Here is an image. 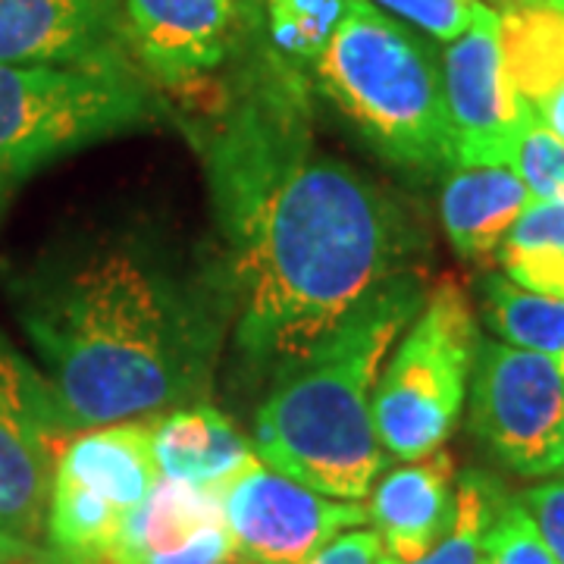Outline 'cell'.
I'll use <instances>...</instances> for the list:
<instances>
[{"label":"cell","instance_id":"obj_1","mask_svg":"<svg viewBox=\"0 0 564 564\" xmlns=\"http://www.w3.org/2000/svg\"><path fill=\"white\" fill-rule=\"evenodd\" d=\"M210 113L192 139L223 236L232 339L273 370L414 270L421 236L383 185L317 141L292 73Z\"/></svg>","mask_w":564,"mask_h":564},{"label":"cell","instance_id":"obj_2","mask_svg":"<svg viewBox=\"0 0 564 564\" xmlns=\"http://www.w3.org/2000/svg\"><path fill=\"white\" fill-rule=\"evenodd\" d=\"M7 292L69 433L204 402L232 321L226 263L139 223L41 254Z\"/></svg>","mask_w":564,"mask_h":564},{"label":"cell","instance_id":"obj_3","mask_svg":"<svg viewBox=\"0 0 564 564\" xmlns=\"http://www.w3.org/2000/svg\"><path fill=\"white\" fill-rule=\"evenodd\" d=\"M423 302L421 276L404 270L321 343L273 367L254 414L258 458L321 496L364 502L389 458L373 426V392Z\"/></svg>","mask_w":564,"mask_h":564},{"label":"cell","instance_id":"obj_4","mask_svg":"<svg viewBox=\"0 0 564 564\" xmlns=\"http://www.w3.org/2000/svg\"><path fill=\"white\" fill-rule=\"evenodd\" d=\"M314 73L323 95L392 166L417 176L455 166L443 63L402 20L370 0H348Z\"/></svg>","mask_w":564,"mask_h":564},{"label":"cell","instance_id":"obj_5","mask_svg":"<svg viewBox=\"0 0 564 564\" xmlns=\"http://www.w3.org/2000/svg\"><path fill=\"white\" fill-rule=\"evenodd\" d=\"M158 101L122 54L88 63H0V185L63 154L141 129Z\"/></svg>","mask_w":564,"mask_h":564},{"label":"cell","instance_id":"obj_6","mask_svg":"<svg viewBox=\"0 0 564 564\" xmlns=\"http://www.w3.org/2000/svg\"><path fill=\"white\" fill-rule=\"evenodd\" d=\"M480 333L455 280H443L395 343L373 392V426L386 455L417 462L452 436L470 389Z\"/></svg>","mask_w":564,"mask_h":564},{"label":"cell","instance_id":"obj_7","mask_svg":"<svg viewBox=\"0 0 564 564\" xmlns=\"http://www.w3.org/2000/svg\"><path fill=\"white\" fill-rule=\"evenodd\" d=\"M73 433L39 367L0 329V562H35L54 464Z\"/></svg>","mask_w":564,"mask_h":564},{"label":"cell","instance_id":"obj_8","mask_svg":"<svg viewBox=\"0 0 564 564\" xmlns=\"http://www.w3.org/2000/svg\"><path fill=\"white\" fill-rule=\"evenodd\" d=\"M470 433L521 477H549L564 452V370L540 351L480 343L470 373Z\"/></svg>","mask_w":564,"mask_h":564},{"label":"cell","instance_id":"obj_9","mask_svg":"<svg viewBox=\"0 0 564 564\" xmlns=\"http://www.w3.org/2000/svg\"><path fill=\"white\" fill-rule=\"evenodd\" d=\"M223 514L245 564H302L333 536L370 521L367 505L321 496L263 462L226 486Z\"/></svg>","mask_w":564,"mask_h":564},{"label":"cell","instance_id":"obj_10","mask_svg":"<svg viewBox=\"0 0 564 564\" xmlns=\"http://www.w3.org/2000/svg\"><path fill=\"white\" fill-rule=\"evenodd\" d=\"M452 154L462 166H508L524 113L502 63V17L477 0L470 25L443 51Z\"/></svg>","mask_w":564,"mask_h":564},{"label":"cell","instance_id":"obj_11","mask_svg":"<svg viewBox=\"0 0 564 564\" xmlns=\"http://www.w3.org/2000/svg\"><path fill=\"white\" fill-rule=\"evenodd\" d=\"M122 25L144 73L188 95L229 57L239 0H122Z\"/></svg>","mask_w":564,"mask_h":564},{"label":"cell","instance_id":"obj_12","mask_svg":"<svg viewBox=\"0 0 564 564\" xmlns=\"http://www.w3.org/2000/svg\"><path fill=\"white\" fill-rule=\"evenodd\" d=\"M236 558L223 492L161 477L129 514L113 564H226Z\"/></svg>","mask_w":564,"mask_h":564},{"label":"cell","instance_id":"obj_13","mask_svg":"<svg viewBox=\"0 0 564 564\" xmlns=\"http://www.w3.org/2000/svg\"><path fill=\"white\" fill-rule=\"evenodd\" d=\"M122 41V0H0V63L101 61Z\"/></svg>","mask_w":564,"mask_h":564},{"label":"cell","instance_id":"obj_14","mask_svg":"<svg viewBox=\"0 0 564 564\" xmlns=\"http://www.w3.org/2000/svg\"><path fill=\"white\" fill-rule=\"evenodd\" d=\"M367 518L383 549L399 562H414L448 533L455 521V462L445 448L392 467L370 489Z\"/></svg>","mask_w":564,"mask_h":564},{"label":"cell","instance_id":"obj_15","mask_svg":"<svg viewBox=\"0 0 564 564\" xmlns=\"http://www.w3.org/2000/svg\"><path fill=\"white\" fill-rule=\"evenodd\" d=\"M151 448L161 477L226 492L258 458L254 445L245 440L214 404H185L151 423Z\"/></svg>","mask_w":564,"mask_h":564},{"label":"cell","instance_id":"obj_16","mask_svg":"<svg viewBox=\"0 0 564 564\" xmlns=\"http://www.w3.org/2000/svg\"><path fill=\"white\" fill-rule=\"evenodd\" d=\"M151 423L122 421L73 433L61 448L54 474L101 492L132 514L161 480L151 448Z\"/></svg>","mask_w":564,"mask_h":564},{"label":"cell","instance_id":"obj_17","mask_svg":"<svg viewBox=\"0 0 564 564\" xmlns=\"http://www.w3.org/2000/svg\"><path fill=\"white\" fill-rule=\"evenodd\" d=\"M533 195L511 166H448L440 217L452 248L464 261H484L499 251Z\"/></svg>","mask_w":564,"mask_h":564},{"label":"cell","instance_id":"obj_18","mask_svg":"<svg viewBox=\"0 0 564 564\" xmlns=\"http://www.w3.org/2000/svg\"><path fill=\"white\" fill-rule=\"evenodd\" d=\"M505 79L521 113L540 120L564 95V0H536L502 10Z\"/></svg>","mask_w":564,"mask_h":564},{"label":"cell","instance_id":"obj_19","mask_svg":"<svg viewBox=\"0 0 564 564\" xmlns=\"http://www.w3.org/2000/svg\"><path fill=\"white\" fill-rule=\"evenodd\" d=\"M480 302L486 326L505 345L564 361V299L530 292L505 273H492L480 282Z\"/></svg>","mask_w":564,"mask_h":564},{"label":"cell","instance_id":"obj_20","mask_svg":"<svg viewBox=\"0 0 564 564\" xmlns=\"http://www.w3.org/2000/svg\"><path fill=\"white\" fill-rule=\"evenodd\" d=\"M505 502L508 496L492 477L467 470L455 486V521L443 540L414 562H399L386 552L380 564H480L486 533Z\"/></svg>","mask_w":564,"mask_h":564},{"label":"cell","instance_id":"obj_21","mask_svg":"<svg viewBox=\"0 0 564 564\" xmlns=\"http://www.w3.org/2000/svg\"><path fill=\"white\" fill-rule=\"evenodd\" d=\"M348 0H267L270 39L282 57L317 63L339 29Z\"/></svg>","mask_w":564,"mask_h":564},{"label":"cell","instance_id":"obj_22","mask_svg":"<svg viewBox=\"0 0 564 564\" xmlns=\"http://www.w3.org/2000/svg\"><path fill=\"white\" fill-rule=\"evenodd\" d=\"M508 166L521 176L533 198L564 195V141L527 113L518 129Z\"/></svg>","mask_w":564,"mask_h":564},{"label":"cell","instance_id":"obj_23","mask_svg":"<svg viewBox=\"0 0 564 564\" xmlns=\"http://www.w3.org/2000/svg\"><path fill=\"white\" fill-rule=\"evenodd\" d=\"M480 564H558L521 499H508L489 527Z\"/></svg>","mask_w":564,"mask_h":564},{"label":"cell","instance_id":"obj_24","mask_svg":"<svg viewBox=\"0 0 564 564\" xmlns=\"http://www.w3.org/2000/svg\"><path fill=\"white\" fill-rule=\"evenodd\" d=\"M370 3L445 44L458 39L470 25L477 7V0H370Z\"/></svg>","mask_w":564,"mask_h":564},{"label":"cell","instance_id":"obj_25","mask_svg":"<svg viewBox=\"0 0 564 564\" xmlns=\"http://www.w3.org/2000/svg\"><path fill=\"white\" fill-rule=\"evenodd\" d=\"M505 276L530 292L564 299V248H499Z\"/></svg>","mask_w":564,"mask_h":564},{"label":"cell","instance_id":"obj_26","mask_svg":"<svg viewBox=\"0 0 564 564\" xmlns=\"http://www.w3.org/2000/svg\"><path fill=\"white\" fill-rule=\"evenodd\" d=\"M502 245L511 248H564V195L533 198L508 229ZM499 245V248H502Z\"/></svg>","mask_w":564,"mask_h":564},{"label":"cell","instance_id":"obj_27","mask_svg":"<svg viewBox=\"0 0 564 564\" xmlns=\"http://www.w3.org/2000/svg\"><path fill=\"white\" fill-rule=\"evenodd\" d=\"M521 502L530 511L533 524L540 527L555 562L564 564V477L530 486L521 496Z\"/></svg>","mask_w":564,"mask_h":564},{"label":"cell","instance_id":"obj_28","mask_svg":"<svg viewBox=\"0 0 564 564\" xmlns=\"http://www.w3.org/2000/svg\"><path fill=\"white\" fill-rule=\"evenodd\" d=\"M383 555V540H380L377 530L351 527V530H345L339 536H333L321 552H314L302 564H380Z\"/></svg>","mask_w":564,"mask_h":564},{"label":"cell","instance_id":"obj_29","mask_svg":"<svg viewBox=\"0 0 564 564\" xmlns=\"http://www.w3.org/2000/svg\"><path fill=\"white\" fill-rule=\"evenodd\" d=\"M540 122H543L545 129H552V132H555V135L564 141V95H558L555 101L545 107Z\"/></svg>","mask_w":564,"mask_h":564},{"label":"cell","instance_id":"obj_30","mask_svg":"<svg viewBox=\"0 0 564 564\" xmlns=\"http://www.w3.org/2000/svg\"><path fill=\"white\" fill-rule=\"evenodd\" d=\"M492 3L502 10H511V7H524V3H536V0H492Z\"/></svg>","mask_w":564,"mask_h":564},{"label":"cell","instance_id":"obj_31","mask_svg":"<svg viewBox=\"0 0 564 564\" xmlns=\"http://www.w3.org/2000/svg\"><path fill=\"white\" fill-rule=\"evenodd\" d=\"M10 195H13V188L0 185V217H3V210H7V204H10Z\"/></svg>","mask_w":564,"mask_h":564},{"label":"cell","instance_id":"obj_32","mask_svg":"<svg viewBox=\"0 0 564 564\" xmlns=\"http://www.w3.org/2000/svg\"><path fill=\"white\" fill-rule=\"evenodd\" d=\"M555 474H562L564 477V452H562V462H558V470H555Z\"/></svg>","mask_w":564,"mask_h":564},{"label":"cell","instance_id":"obj_33","mask_svg":"<svg viewBox=\"0 0 564 564\" xmlns=\"http://www.w3.org/2000/svg\"><path fill=\"white\" fill-rule=\"evenodd\" d=\"M558 364H562V370H564V361H558Z\"/></svg>","mask_w":564,"mask_h":564}]
</instances>
